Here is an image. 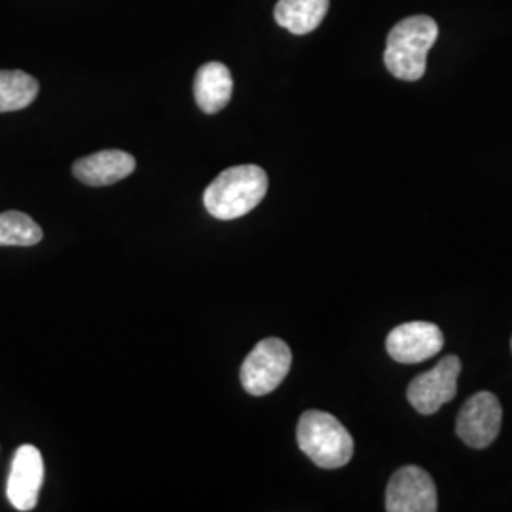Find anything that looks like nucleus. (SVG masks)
Masks as SVG:
<instances>
[{"label":"nucleus","instance_id":"nucleus-1","mask_svg":"<svg viewBox=\"0 0 512 512\" xmlns=\"http://www.w3.org/2000/svg\"><path fill=\"white\" fill-rule=\"evenodd\" d=\"M268 175L258 165H236L222 171L203 192L205 209L220 220L251 213L266 198Z\"/></svg>","mask_w":512,"mask_h":512},{"label":"nucleus","instance_id":"nucleus-2","mask_svg":"<svg viewBox=\"0 0 512 512\" xmlns=\"http://www.w3.org/2000/svg\"><path fill=\"white\" fill-rule=\"evenodd\" d=\"M439 38V25L429 16H410L399 21L387 35L384 63L399 80L416 82L427 69V54Z\"/></svg>","mask_w":512,"mask_h":512},{"label":"nucleus","instance_id":"nucleus-3","mask_svg":"<svg viewBox=\"0 0 512 512\" xmlns=\"http://www.w3.org/2000/svg\"><path fill=\"white\" fill-rule=\"evenodd\" d=\"M300 450L321 469H340L353 458V437L332 414L308 410L296 429Z\"/></svg>","mask_w":512,"mask_h":512},{"label":"nucleus","instance_id":"nucleus-4","mask_svg":"<svg viewBox=\"0 0 512 512\" xmlns=\"http://www.w3.org/2000/svg\"><path fill=\"white\" fill-rule=\"evenodd\" d=\"M291 365V348L279 338H264L243 361L239 378L249 395L264 397L287 378Z\"/></svg>","mask_w":512,"mask_h":512},{"label":"nucleus","instance_id":"nucleus-5","mask_svg":"<svg viewBox=\"0 0 512 512\" xmlns=\"http://www.w3.org/2000/svg\"><path fill=\"white\" fill-rule=\"evenodd\" d=\"M461 361L456 355H448L433 366L429 372H423L408 385L406 397L410 404L423 414L431 416L439 412L440 406L450 403L458 393V378Z\"/></svg>","mask_w":512,"mask_h":512},{"label":"nucleus","instance_id":"nucleus-6","mask_svg":"<svg viewBox=\"0 0 512 512\" xmlns=\"http://www.w3.org/2000/svg\"><path fill=\"white\" fill-rule=\"evenodd\" d=\"M385 509L389 512L437 511V486L431 475L418 465H406L395 471L385 490Z\"/></svg>","mask_w":512,"mask_h":512},{"label":"nucleus","instance_id":"nucleus-7","mask_svg":"<svg viewBox=\"0 0 512 512\" xmlns=\"http://www.w3.org/2000/svg\"><path fill=\"white\" fill-rule=\"evenodd\" d=\"M503 410L499 399L490 391L473 395L459 410L456 431L459 439L471 448H488L499 435Z\"/></svg>","mask_w":512,"mask_h":512},{"label":"nucleus","instance_id":"nucleus-8","mask_svg":"<svg viewBox=\"0 0 512 512\" xmlns=\"http://www.w3.org/2000/svg\"><path fill=\"white\" fill-rule=\"evenodd\" d=\"M385 348L397 363L416 365L435 357L444 348V334L435 323H403L389 332Z\"/></svg>","mask_w":512,"mask_h":512},{"label":"nucleus","instance_id":"nucleus-9","mask_svg":"<svg viewBox=\"0 0 512 512\" xmlns=\"http://www.w3.org/2000/svg\"><path fill=\"white\" fill-rule=\"evenodd\" d=\"M44 480V459L37 446H19L12 459L6 495L14 509L33 511L37 507L38 494Z\"/></svg>","mask_w":512,"mask_h":512},{"label":"nucleus","instance_id":"nucleus-10","mask_svg":"<svg viewBox=\"0 0 512 512\" xmlns=\"http://www.w3.org/2000/svg\"><path fill=\"white\" fill-rule=\"evenodd\" d=\"M135 171V158L124 150H101L73 164V175L88 186L120 183Z\"/></svg>","mask_w":512,"mask_h":512},{"label":"nucleus","instance_id":"nucleus-11","mask_svg":"<svg viewBox=\"0 0 512 512\" xmlns=\"http://www.w3.org/2000/svg\"><path fill=\"white\" fill-rule=\"evenodd\" d=\"M232 92L234 80L226 65L219 61H211L198 69L194 80V97L198 107L205 114H217L220 110L226 109V105L232 99Z\"/></svg>","mask_w":512,"mask_h":512},{"label":"nucleus","instance_id":"nucleus-12","mask_svg":"<svg viewBox=\"0 0 512 512\" xmlns=\"http://www.w3.org/2000/svg\"><path fill=\"white\" fill-rule=\"evenodd\" d=\"M329 6L330 0H279L274 18L289 33L308 35L323 23Z\"/></svg>","mask_w":512,"mask_h":512},{"label":"nucleus","instance_id":"nucleus-13","mask_svg":"<svg viewBox=\"0 0 512 512\" xmlns=\"http://www.w3.org/2000/svg\"><path fill=\"white\" fill-rule=\"evenodd\" d=\"M37 78L23 71H0V112L27 109L37 99Z\"/></svg>","mask_w":512,"mask_h":512},{"label":"nucleus","instance_id":"nucleus-14","mask_svg":"<svg viewBox=\"0 0 512 512\" xmlns=\"http://www.w3.org/2000/svg\"><path fill=\"white\" fill-rule=\"evenodd\" d=\"M42 241V228L21 211L0 213V247H31Z\"/></svg>","mask_w":512,"mask_h":512},{"label":"nucleus","instance_id":"nucleus-15","mask_svg":"<svg viewBox=\"0 0 512 512\" xmlns=\"http://www.w3.org/2000/svg\"><path fill=\"white\" fill-rule=\"evenodd\" d=\"M511 348H512V342H511Z\"/></svg>","mask_w":512,"mask_h":512}]
</instances>
